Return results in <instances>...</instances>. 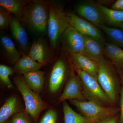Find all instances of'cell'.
<instances>
[{"label":"cell","mask_w":123,"mask_h":123,"mask_svg":"<svg viewBox=\"0 0 123 123\" xmlns=\"http://www.w3.org/2000/svg\"><path fill=\"white\" fill-rule=\"evenodd\" d=\"M49 11V2L34 1L24 7L21 20L33 30L43 32L47 27Z\"/></svg>","instance_id":"obj_1"},{"label":"cell","mask_w":123,"mask_h":123,"mask_svg":"<svg viewBox=\"0 0 123 123\" xmlns=\"http://www.w3.org/2000/svg\"><path fill=\"white\" fill-rule=\"evenodd\" d=\"M13 82L24 99L25 110L36 123L42 111L49 107L48 104L28 86L23 76H16L13 78Z\"/></svg>","instance_id":"obj_2"},{"label":"cell","mask_w":123,"mask_h":123,"mask_svg":"<svg viewBox=\"0 0 123 123\" xmlns=\"http://www.w3.org/2000/svg\"><path fill=\"white\" fill-rule=\"evenodd\" d=\"M49 9L48 35L51 45L55 48L60 37L70 26V21L68 14L61 7L49 2Z\"/></svg>","instance_id":"obj_3"},{"label":"cell","mask_w":123,"mask_h":123,"mask_svg":"<svg viewBox=\"0 0 123 123\" xmlns=\"http://www.w3.org/2000/svg\"><path fill=\"white\" fill-rule=\"evenodd\" d=\"M75 69L81 80L84 95L87 101H92L105 106H112V103L97 79L83 70Z\"/></svg>","instance_id":"obj_4"},{"label":"cell","mask_w":123,"mask_h":123,"mask_svg":"<svg viewBox=\"0 0 123 123\" xmlns=\"http://www.w3.org/2000/svg\"><path fill=\"white\" fill-rule=\"evenodd\" d=\"M97 79L100 86L112 104L117 97V80L111 65L104 58L98 63Z\"/></svg>","instance_id":"obj_5"},{"label":"cell","mask_w":123,"mask_h":123,"mask_svg":"<svg viewBox=\"0 0 123 123\" xmlns=\"http://www.w3.org/2000/svg\"><path fill=\"white\" fill-rule=\"evenodd\" d=\"M69 101L71 104L77 108L82 115L95 121L118 114L119 111V109L116 107L101 105L92 101L81 102L75 100Z\"/></svg>","instance_id":"obj_6"},{"label":"cell","mask_w":123,"mask_h":123,"mask_svg":"<svg viewBox=\"0 0 123 123\" xmlns=\"http://www.w3.org/2000/svg\"><path fill=\"white\" fill-rule=\"evenodd\" d=\"M67 100H75L81 102L86 101L81 80L79 76L76 75L73 71L70 72L66 80L63 91L58 98L57 103Z\"/></svg>","instance_id":"obj_7"},{"label":"cell","mask_w":123,"mask_h":123,"mask_svg":"<svg viewBox=\"0 0 123 123\" xmlns=\"http://www.w3.org/2000/svg\"><path fill=\"white\" fill-rule=\"evenodd\" d=\"M76 11L80 17L91 23L99 28L106 22L105 15L99 6L90 1L81 2L76 7Z\"/></svg>","instance_id":"obj_8"},{"label":"cell","mask_w":123,"mask_h":123,"mask_svg":"<svg viewBox=\"0 0 123 123\" xmlns=\"http://www.w3.org/2000/svg\"><path fill=\"white\" fill-rule=\"evenodd\" d=\"M62 36L64 46L69 53H78L88 56L84 35L75 28L70 25Z\"/></svg>","instance_id":"obj_9"},{"label":"cell","mask_w":123,"mask_h":123,"mask_svg":"<svg viewBox=\"0 0 123 123\" xmlns=\"http://www.w3.org/2000/svg\"><path fill=\"white\" fill-rule=\"evenodd\" d=\"M70 74H68L67 65L63 60L60 59L55 62L49 78L48 88L51 94H55L60 90Z\"/></svg>","instance_id":"obj_10"},{"label":"cell","mask_w":123,"mask_h":123,"mask_svg":"<svg viewBox=\"0 0 123 123\" xmlns=\"http://www.w3.org/2000/svg\"><path fill=\"white\" fill-rule=\"evenodd\" d=\"M68 15L70 26L83 35L94 38L103 43V36L97 26L75 14L70 13Z\"/></svg>","instance_id":"obj_11"},{"label":"cell","mask_w":123,"mask_h":123,"mask_svg":"<svg viewBox=\"0 0 123 123\" xmlns=\"http://www.w3.org/2000/svg\"><path fill=\"white\" fill-rule=\"evenodd\" d=\"M69 54L74 68L83 70L97 79L98 63L82 54L75 53Z\"/></svg>","instance_id":"obj_12"},{"label":"cell","mask_w":123,"mask_h":123,"mask_svg":"<svg viewBox=\"0 0 123 123\" xmlns=\"http://www.w3.org/2000/svg\"><path fill=\"white\" fill-rule=\"evenodd\" d=\"M28 55L43 66L50 62L52 57L50 50L43 39L38 40L33 43Z\"/></svg>","instance_id":"obj_13"},{"label":"cell","mask_w":123,"mask_h":123,"mask_svg":"<svg viewBox=\"0 0 123 123\" xmlns=\"http://www.w3.org/2000/svg\"><path fill=\"white\" fill-rule=\"evenodd\" d=\"M9 26L12 35L18 45L23 50L26 51L28 48L29 38L20 20L10 18Z\"/></svg>","instance_id":"obj_14"},{"label":"cell","mask_w":123,"mask_h":123,"mask_svg":"<svg viewBox=\"0 0 123 123\" xmlns=\"http://www.w3.org/2000/svg\"><path fill=\"white\" fill-rule=\"evenodd\" d=\"M18 98L12 95L8 98L0 109V123H5L11 117L21 112L22 109Z\"/></svg>","instance_id":"obj_15"},{"label":"cell","mask_w":123,"mask_h":123,"mask_svg":"<svg viewBox=\"0 0 123 123\" xmlns=\"http://www.w3.org/2000/svg\"><path fill=\"white\" fill-rule=\"evenodd\" d=\"M85 44L88 57L99 63L104 58V47L102 43L94 38L84 35Z\"/></svg>","instance_id":"obj_16"},{"label":"cell","mask_w":123,"mask_h":123,"mask_svg":"<svg viewBox=\"0 0 123 123\" xmlns=\"http://www.w3.org/2000/svg\"><path fill=\"white\" fill-rule=\"evenodd\" d=\"M43 65L32 59L28 55L21 56L14 65V73L24 75L27 73L40 70Z\"/></svg>","instance_id":"obj_17"},{"label":"cell","mask_w":123,"mask_h":123,"mask_svg":"<svg viewBox=\"0 0 123 123\" xmlns=\"http://www.w3.org/2000/svg\"><path fill=\"white\" fill-rule=\"evenodd\" d=\"M27 85L38 94L42 92L45 81L44 72L38 70L27 73L23 75Z\"/></svg>","instance_id":"obj_18"},{"label":"cell","mask_w":123,"mask_h":123,"mask_svg":"<svg viewBox=\"0 0 123 123\" xmlns=\"http://www.w3.org/2000/svg\"><path fill=\"white\" fill-rule=\"evenodd\" d=\"M104 55L119 68H123V49L111 43L104 45Z\"/></svg>","instance_id":"obj_19"},{"label":"cell","mask_w":123,"mask_h":123,"mask_svg":"<svg viewBox=\"0 0 123 123\" xmlns=\"http://www.w3.org/2000/svg\"><path fill=\"white\" fill-rule=\"evenodd\" d=\"M1 43L7 59L11 64L14 65L21 57V54L11 38L6 35L1 37Z\"/></svg>","instance_id":"obj_20"},{"label":"cell","mask_w":123,"mask_h":123,"mask_svg":"<svg viewBox=\"0 0 123 123\" xmlns=\"http://www.w3.org/2000/svg\"><path fill=\"white\" fill-rule=\"evenodd\" d=\"M62 103L64 123H93L96 121L75 112L66 101Z\"/></svg>","instance_id":"obj_21"},{"label":"cell","mask_w":123,"mask_h":123,"mask_svg":"<svg viewBox=\"0 0 123 123\" xmlns=\"http://www.w3.org/2000/svg\"><path fill=\"white\" fill-rule=\"evenodd\" d=\"M26 1L19 0H0V6L9 13L13 14L18 18L21 19Z\"/></svg>","instance_id":"obj_22"},{"label":"cell","mask_w":123,"mask_h":123,"mask_svg":"<svg viewBox=\"0 0 123 123\" xmlns=\"http://www.w3.org/2000/svg\"><path fill=\"white\" fill-rule=\"evenodd\" d=\"M103 31L111 43L123 49V31L116 28H112L105 25L99 27Z\"/></svg>","instance_id":"obj_23"},{"label":"cell","mask_w":123,"mask_h":123,"mask_svg":"<svg viewBox=\"0 0 123 123\" xmlns=\"http://www.w3.org/2000/svg\"><path fill=\"white\" fill-rule=\"evenodd\" d=\"M99 6L105 17L106 22L111 25L117 26L123 22V11L109 9L103 5Z\"/></svg>","instance_id":"obj_24"},{"label":"cell","mask_w":123,"mask_h":123,"mask_svg":"<svg viewBox=\"0 0 123 123\" xmlns=\"http://www.w3.org/2000/svg\"><path fill=\"white\" fill-rule=\"evenodd\" d=\"M14 73L13 69L5 65H0V80L8 88L12 87V84L9 77Z\"/></svg>","instance_id":"obj_25"},{"label":"cell","mask_w":123,"mask_h":123,"mask_svg":"<svg viewBox=\"0 0 123 123\" xmlns=\"http://www.w3.org/2000/svg\"><path fill=\"white\" fill-rule=\"evenodd\" d=\"M31 118L24 109L11 117L5 123H32Z\"/></svg>","instance_id":"obj_26"},{"label":"cell","mask_w":123,"mask_h":123,"mask_svg":"<svg viewBox=\"0 0 123 123\" xmlns=\"http://www.w3.org/2000/svg\"><path fill=\"white\" fill-rule=\"evenodd\" d=\"M57 113L55 109H50L45 113L39 123H57Z\"/></svg>","instance_id":"obj_27"},{"label":"cell","mask_w":123,"mask_h":123,"mask_svg":"<svg viewBox=\"0 0 123 123\" xmlns=\"http://www.w3.org/2000/svg\"><path fill=\"white\" fill-rule=\"evenodd\" d=\"M8 12L5 9L1 7L0 10V28L5 29L9 26L10 18Z\"/></svg>","instance_id":"obj_28"},{"label":"cell","mask_w":123,"mask_h":123,"mask_svg":"<svg viewBox=\"0 0 123 123\" xmlns=\"http://www.w3.org/2000/svg\"><path fill=\"white\" fill-rule=\"evenodd\" d=\"M119 116L118 114L114 115L99 120L93 123H118Z\"/></svg>","instance_id":"obj_29"},{"label":"cell","mask_w":123,"mask_h":123,"mask_svg":"<svg viewBox=\"0 0 123 123\" xmlns=\"http://www.w3.org/2000/svg\"><path fill=\"white\" fill-rule=\"evenodd\" d=\"M120 115L118 123H123V86L120 90Z\"/></svg>","instance_id":"obj_30"},{"label":"cell","mask_w":123,"mask_h":123,"mask_svg":"<svg viewBox=\"0 0 123 123\" xmlns=\"http://www.w3.org/2000/svg\"><path fill=\"white\" fill-rule=\"evenodd\" d=\"M111 9L114 10L123 11V0H117L111 6Z\"/></svg>","instance_id":"obj_31"},{"label":"cell","mask_w":123,"mask_h":123,"mask_svg":"<svg viewBox=\"0 0 123 123\" xmlns=\"http://www.w3.org/2000/svg\"><path fill=\"white\" fill-rule=\"evenodd\" d=\"M117 26L120 27L121 29V30L123 31V22L121 23L120 24H118Z\"/></svg>","instance_id":"obj_32"},{"label":"cell","mask_w":123,"mask_h":123,"mask_svg":"<svg viewBox=\"0 0 123 123\" xmlns=\"http://www.w3.org/2000/svg\"><path fill=\"white\" fill-rule=\"evenodd\" d=\"M120 76L121 78V80L123 82V72L122 71H120Z\"/></svg>","instance_id":"obj_33"}]
</instances>
